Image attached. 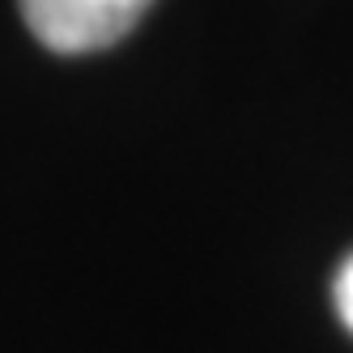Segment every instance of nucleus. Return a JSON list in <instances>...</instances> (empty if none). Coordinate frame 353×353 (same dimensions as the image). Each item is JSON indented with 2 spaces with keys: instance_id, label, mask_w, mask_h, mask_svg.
<instances>
[{
  "instance_id": "nucleus-2",
  "label": "nucleus",
  "mask_w": 353,
  "mask_h": 353,
  "mask_svg": "<svg viewBox=\"0 0 353 353\" xmlns=\"http://www.w3.org/2000/svg\"><path fill=\"white\" fill-rule=\"evenodd\" d=\"M336 315L345 319V327L353 332V256L336 272Z\"/></svg>"
},
{
  "instance_id": "nucleus-1",
  "label": "nucleus",
  "mask_w": 353,
  "mask_h": 353,
  "mask_svg": "<svg viewBox=\"0 0 353 353\" xmlns=\"http://www.w3.org/2000/svg\"><path fill=\"white\" fill-rule=\"evenodd\" d=\"M30 34L60 56L111 47L128 34L154 0H17Z\"/></svg>"
}]
</instances>
